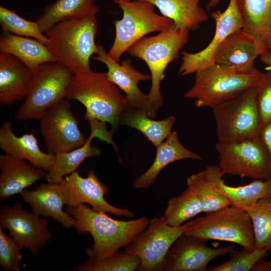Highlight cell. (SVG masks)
I'll list each match as a JSON object with an SVG mask.
<instances>
[{"label": "cell", "mask_w": 271, "mask_h": 271, "mask_svg": "<svg viewBox=\"0 0 271 271\" xmlns=\"http://www.w3.org/2000/svg\"><path fill=\"white\" fill-rule=\"evenodd\" d=\"M257 138L271 161V121L262 123Z\"/></svg>", "instance_id": "obj_39"}, {"label": "cell", "mask_w": 271, "mask_h": 271, "mask_svg": "<svg viewBox=\"0 0 271 271\" xmlns=\"http://www.w3.org/2000/svg\"><path fill=\"white\" fill-rule=\"evenodd\" d=\"M90 127V134L82 146L68 152L55 154L54 163L47 172L46 179L49 183H59L63 178L76 171L87 158L99 157L101 150L91 146L92 140L98 138L100 141L111 144L117 154L118 149L112 139L113 133L107 130L106 122L97 119L87 120Z\"/></svg>", "instance_id": "obj_19"}, {"label": "cell", "mask_w": 271, "mask_h": 271, "mask_svg": "<svg viewBox=\"0 0 271 271\" xmlns=\"http://www.w3.org/2000/svg\"><path fill=\"white\" fill-rule=\"evenodd\" d=\"M0 51L15 56L33 72L41 65L55 61L46 46L42 42L7 32L1 34Z\"/></svg>", "instance_id": "obj_26"}, {"label": "cell", "mask_w": 271, "mask_h": 271, "mask_svg": "<svg viewBox=\"0 0 271 271\" xmlns=\"http://www.w3.org/2000/svg\"><path fill=\"white\" fill-rule=\"evenodd\" d=\"M234 247L235 245L210 247L205 242L183 233L167 253L163 271H207L212 259L229 254Z\"/></svg>", "instance_id": "obj_16"}, {"label": "cell", "mask_w": 271, "mask_h": 271, "mask_svg": "<svg viewBox=\"0 0 271 271\" xmlns=\"http://www.w3.org/2000/svg\"><path fill=\"white\" fill-rule=\"evenodd\" d=\"M256 86L213 107L218 142L257 138L262 124Z\"/></svg>", "instance_id": "obj_9"}, {"label": "cell", "mask_w": 271, "mask_h": 271, "mask_svg": "<svg viewBox=\"0 0 271 271\" xmlns=\"http://www.w3.org/2000/svg\"><path fill=\"white\" fill-rule=\"evenodd\" d=\"M222 0H210L207 6V10L209 11L215 8Z\"/></svg>", "instance_id": "obj_42"}, {"label": "cell", "mask_w": 271, "mask_h": 271, "mask_svg": "<svg viewBox=\"0 0 271 271\" xmlns=\"http://www.w3.org/2000/svg\"><path fill=\"white\" fill-rule=\"evenodd\" d=\"M0 148L6 154L26 160L47 172L55 162V154L40 149L34 131L18 137L14 132L10 121L4 122L0 127Z\"/></svg>", "instance_id": "obj_21"}, {"label": "cell", "mask_w": 271, "mask_h": 271, "mask_svg": "<svg viewBox=\"0 0 271 271\" xmlns=\"http://www.w3.org/2000/svg\"><path fill=\"white\" fill-rule=\"evenodd\" d=\"M244 210L251 219L256 248L271 251V196L259 200Z\"/></svg>", "instance_id": "obj_33"}, {"label": "cell", "mask_w": 271, "mask_h": 271, "mask_svg": "<svg viewBox=\"0 0 271 271\" xmlns=\"http://www.w3.org/2000/svg\"><path fill=\"white\" fill-rule=\"evenodd\" d=\"M67 201V205H77L84 203L98 212L109 213L118 216L132 218L133 213L126 208H120L109 204L104 198L108 192L93 170L86 178L76 171L65 176L59 182Z\"/></svg>", "instance_id": "obj_14"}, {"label": "cell", "mask_w": 271, "mask_h": 271, "mask_svg": "<svg viewBox=\"0 0 271 271\" xmlns=\"http://www.w3.org/2000/svg\"><path fill=\"white\" fill-rule=\"evenodd\" d=\"M19 244L0 226V266L7 271H19L23 255Z\"/></svg>", "instance_id": "obj_37"}, {"label": "cell", "mask_w": 271, "mask_h": 271, "mask_svg": "<svg viewBox=\"0 0 271 271\" xmlns=\"http://www.w3.org/2000/svg\"><path fill=\"white\" fill-rule=\"evenodd\" d=\"M223 176L219 166L209 165L203 170L187 178V187L196 194L201 203L203 213L231 205L220 185Z\"/></svg>", "instance_id": "obj_24"}, {"label": "cell", "mask_w": 271, "mask_h": 271, "mask_svg": "<svg viewBox=\"0 0 271 271\" xmlns=\"http://www.w3.org/2000/svg\"><path fill=\"white\" fill-rule=\"evenodd\" d=\"M260 57V60L266 66L265 69L267 71L271 70V49H268Z\"/></svg>", "instance_id": "obj_41"}, {"label": "cell", "mask_w": 271, "mask_h": 271, "mask_svg": "<svg viewBox=\"0 0 271 271\" xmlns=\"http://www.w3.org/2000/svg\"><path fill=\"white\" fill-rule=\"evenodd\" d=\"M268 50L241 29L230 34L217 48L214 63L231 72L251 74L259 70L254 66L255 59Z\"/></svg>", "instance_id": "obj_17"}, {"label": "cell", "mask_w": 271, "mask_h": 271, "mask_svg": "<svg viewBox=\"0 0 271 271\" xmlns=\"http://www.w3.org/2000/svg\"><path fill=\"white\" fill-rule=\"evenodd\" d=\"M216 25L213 39L204 49L196 52L183 51L182 63L179 69L180 75L185 76L214 64V52L230 34L243 28V24L235 0H230L224 12L218 10L211 13Z\"/></svg>", "instance_id": "obj_15"}, {"label": "cell", "mask_w": 271, "mask_h": 271, "mask_svg": "<svg viewBox=\"0 0 271 271\" xmlns=\"http://www.w3.org/2000/svg\"><path fill=\"white\" fill-rule=\"evenodd\" d=\"M95 0H56L49 4L39 15L37 22L41 30L45 34L58 22L69 19L96 15L99 8Z\"/></svg>", "instance_id": "obj_29"}, {"label": "cell", "mask_w": 271, "mask_h": 271, "mask_svg": "<svg viewBox=\"0 0 271 271\" xmlns=\"http://www.w3.org/2000/svg\"><path fill=\"white\" fill-rule=\"evenodd\" d=\"M65 210L75 219L77 233L92 236L94 243L85 250L88 259L94 260L109 257L127 246L150 222L145 216L129 220L114 219L84 204L67 205Z\"/></svg>", "instance_id": "obj_1"}, {"label": "cell", "mask_w": 271, "mask_h": 271, "mask_svg": "<svg viewBox=\"0 0 271 271\" xmlns=\"http://www.w3.org/2000/svg\"><path fill=\"white\" fill-rule=\"evenodd\" d=\"M153 4L162 15L183 31L197 30L208 16L199 6L200 0H143Z\"/></svg>", "instance_id": "obj_28"}, {"label": "cell", "mask_w": 271, "mask_h": 271, "mask_svg": "<svg viewBox=\"0 0 271 271\" xmlns=\"http://www.w3.org/2000/svg\"><path fill=\"white\" fill-rule=\"evenodd\" d=\"M220 185L231 205L243 210L261 199L271 196V178L254 180L247 185L237 187L226 185L222 179Z\"/></svg>", "instance_id": "obj_32"}, {"label": "cell", "mask_w": 271, "mask_h": 271, "mask_svg": "<svg viewBox=\"0 0 271 271\" xmlns=\"http://www.w3.org/2000/svg\"><path fill=\"white\" fill-rule=\"evenodd\" d=\"M267 47L268 49H271V38L269 39L267 42Z\"/></svg>", "instance_id": "obj_43"}, {"label": "cell", "mask_w": 271, "mask_h": 271, "mask_svg": "<svg viewBox=\"0 0 271 271\" xmlns=\"http://www.w3.org/2000/svg\"><path fill=\"white\" fill-rule=\"evenodd\" d=\"M156 149V156L153 164L145 173L134 180V188L142 189L151 186L160 172L174 162L187 159L196 160L203 159L201 156L185 148L180 142L176 131H172Z\"/></svg>", "instance_id": "obj_25"}, {"label": "cell", "mask_w": 271, "mask_h": 271, "mask_svg": "<svg viewBox=\"0 0 271 271\" xmlns=\"http://www.w3.org/2000/svg\"><path fill=\"white\" fill-rule=\"evenodd\" d=\"M270 38H271V34H270V37H269V39H270Z\"/></svg>", "instance_id": "obj_44"}, {"label": "cell", "mask_w": 271, "mask_h": 271, "mask_svg": "<svg viewBox=\"0 0 271 271\" xmlns=\"http://www.w3.org/2000/svg\"><path fill=\"white\" fill-rule=\"evenodd\" d=\"M0 200L8 199L36 182L46 179L47 172L29 162L6 154L0 156Z\"/></svg>", "instance_id": "obj_22"}, {"label": "cell", "mask_w": 271, "mask_h": 271, "mask_svg": "<svg viewBox=\"0 0 271 271\" xmlns=\"http://www.w3.org/2000/svg\"><path fill=\"white\" fill-rule=\"evenodd\" d=\"M141 263L140 257L125 250L120 249L112 255L100 260H87L79 263L74 269L76 271H133Z\"/></svg>", "instance_id": "obj_34"}, {"label": "cell", "mask_w": 271, "mask_h": 271, "mask_svg": "<svg viewBox=\"0 0 271 271\" xmlns=\"http://www.w3.org/2000/svg\"><path fill=\"white\" fill-rule=\"evenodd\" d=\"M0 224L8 229L9 235L22 248L28 249L33 255L37 254L52 239L47 220L33 212L25 210L20 203L1 210Z\"/></svg>", "instance_id": "obj_13"}, {"label": "cell", "mask_w": 271, "mask_h": 271, "mask_svg": "<svg viewBox=\"0 0 271 271\" xmlns=\"http://www.w3.org/2000/svg\"><path fill=\"white\" fill-rule=\"evenodd\" d=\"M98 31L96 15L63 21L45 33V44L55 61L69 68L74 75L91 70L90 59L96 54Z\"/></svg>", "instance_id": "obj_2"}, {"label": "cell", "mask_w": 271, "mask_h": 271, "mask_svg": "<svg viewBox=\"0 0 271 271\" xmlns=\"http://www.w3.org/2000/svg\"><path fill=\"white\" fill-rule=\"evenodd\" d=\"M127 1H136V0H127Z\"/></svg>", "instance_id": "obj_45"}, {"label": "cell", "mask_w": 271, "mask_h": 271, "mask_svg": "<svg viewBox=\"0 0 271 271\" xmlns=\"http://www.w3.org/2000/svg\"><path fill=\"white\" fill-rule=\"evenodd\" d=\"M120 90L108 79L106 72L91 70L73 75L66 98L76 100L84 105L86 120L97 119L107 122L114 133L120 126L122 113L128 108L127 99Z\"/></svg>", "instance_id": "obj_3"}, {"label": "cell", "mask_w": 271, "mask_h": 271, "mask_svg": "<svg viewBox=\"0 0 271 271\" xmlns=\"http://www.w3.org/2000/svg\"><path fill=\"white\" fill-rule=\"evenodd\" d=\"M189 31H183L173 25L157 35L144 37L126 51L129 55L141 59L147 65L151 76V86L148 95L151 118L163 103L161 83L167 66L179 57L180 50L189 39Z\"/></svg>", "instance_id": "obj_4"}, {"label": "cell", "mask_w": 271, "mask_h": 271, "mask_svg": "<svg viewBox=\"0 0 271 271\" xmlns=\"http://www.w3.org/2000/svg\"><path fill=\"white\" fill-rule=\"evenodd\" d=\"M235 2L242 20L243 31L267 48V43L271 34V0Z\"/></svg>", "instance_id": "obj_27"}, {"label": "cell", "mask_w": 271, "mask_h": 271, "mask_svg": "<svg viewBox=\"0 0 271 271\" xmlns=\"http://www.w3.org/2000/svg\"><path fill=\"white\" fill-rule=\"evenodd\" d=\"M96 54L95 56L92 57V59L106 66L107 68L106 73L108 79L124 92L128 102V108L144 109L150 117L148 95L140 90L138 84L142 81L151 80V75L138 71L129 59H126L119 64L112 59L104 48L98 44H97Z\"/></svg>", "instance_id": "obj_18"}, {"label": "cell", "mask_w": 271, "mask_h": 271, "mask_svg": "<svg viewBox=\"0 0 271 271\" xmlns=\"http://www.w3.org/2000/svg\"><path fill=\"white\" fill-rule=\"evenodd\" d=\"M262 74L259 70L248 74L235 73L214 64L195 73L194 83L184 97L195 99L198 107L213 108L257 85Z\"/></svg>", "instance_id": "obj_7"}, {"label": "cell", "mask_w": 271, "mask_h": 271, "mask_svg": "<svg viewBox=\"0 0 271 271\" xmlns=\"http://www.w3.org/2000/svg\"><path fill=\"white\" fill-rule=\"evenodd\" d=\"M256 88V102L263 123L271 121V70L263 73Z\"/></svg>", "instance_id": "obj_38"}, {"label": "cell", "mask_w": 271, "mask_h": 271, "mask_svg": "<svg viewBox=\"0 0 271 271\" xmlns=\"http://www.w3.org/2000/svg\"><path fill=\"white\" fill-rule=\"evenodd\" d=\"M175 120L174 116L162 120H154L148 115L144 109L134 108H128L122 113L120 125L138 130L156 147L172 133Z\"/></svg>", "instance_id": "obj_30"}, {"label": "cell", "mask_w": 271, "mask_h": 271, "mask_svg": "<svg viewBox=\"0 0 271 271\" xmlns=\"http://www.w3.org/2000/svg\"><path fill=\"white\" fill-rule=\"evenodd\" d=\"M215 148L223 175L261 180L271 178V161L258 138L218 142Z\"/></svg>", "instance_id": "obj_10"}, {"label": "cell", "mask_w": 271, "mask_h": 271, "mask_svg": "<svg viewBox=\"0 0 271 271\" xmlns=\"http://www.w3.org/2000/svg\"><path fill=\"white\" fill-rule=\"evenodd\" d=\"M122 11L120 20L113 23L115 35L107 54L118 62L122 54L139 40L149 33L162 32L174 25V22L157 14L155 6L143 0H114Z\"/></svg>", "instance_id": "obj_6"}, {"label": "cell", "mask_w": 271, "mask_h": 271, "mask_svg": "<svg viewBox=\"0 0 271 271\" xmlns=\"http://www.w3.org/2000/svg\"><path fill=\"white\" fill-rule=\"evenodd\" d=\"M73 75L69 68L57 61L41 65L34 72L28 94L16 111L15 119L39 120L46 110L66 98Z\"/></svg>", "instance_id": "obj_8"}, {"label": "cell", "mask_w": 271, "mask_h": 271, "mask_svg": "<svg viewBox=\"0 0 271 271\" xmlns=\"http://www.w3.org/2000/svg\"><path fill=\"white\" fill-rule=\"evenodd\" d=\"M20 194L37 215L51 217L66 228L74 226L75 219L63 210L67 201L60 183L42 184L36 190L25 189Z\"/></svg>", "instance_id": "obj_20"}, {"label": "cell", "mask_w": 271, "mask_h": 271, "mask_svg": "<svg viewBox=\"0 0 271 271\" xmlns=\"http://www.w3.org/2000/svg\"><path fill=\"white\" fill-rule=\"evenodd\" d=\"M230 258L226 262L208 268L207 271H250L260 259L268 255L264 248H256L250 251L243 248L240 250L234 249L230 253Z\"/></svg>", "instance_id": "obj_36"}, {"label": "cell", "mask_w": 271, "mask_h": 271, "mask_svg": "<svg viewBox=\"0 0 271 271\" xmlns=\"http://www.w3.org/2000/svg\"><path fill=\"white\" fill-rule=\"evenodd\" d=\"M184 234L206 242L228 241L250 251L256 249L251 219L247 212L232 205L191 220Z\"/></svg>", "instance_id": "obj_5"}, {"label": "cell", "mask_w": 271, "mask_h": 271, "mask_svg": "<svg viewBox=\"0 0 271 271\" xmlns=\"http://www.w3.org/2000/svg\"><path fill=\"white\" fill-rule=\"evenodd\" d=\"M203 213L201 203L195 192L189 187L179 195L170 198L164 216L169 225L180 226Z\"/></svg>", "instance_id": "obj_31"}, {"label": "cell", "mask_w": 271, "mask_h": 271, "mask_svg": "<svg viewBox=\"0 0 271 271\" xmlns=\"http://www.w3.org/2000/svg\"><path fill=\"white\" fill-rule=\"evenodd\" d=\"M190 221L176 227L169 225L164 215L150 220L148 227L124 247V250L140 257L137 270L163 271L167 253Z\"/></svg>", "instance_id": "obj_11"}, {"label": "cell", "mask_w": 271, "mask_h": 271, "mask_svg": "<svg viewBox=\"0 0 271 271\" xmlns=\"http://www.w3.org/2000/svg\"><path fill=\"white\" fill-rule=\"evenodd\" d=\"M251 271H271V260L262 258L258 260L252 267Z\"/></svg>", "instance_id": "obj_40"}, {"label": "cell", "mask_w": 271, "mask_h": 271, "mask_svg": "<svg viewBox=\"0 0 271 271\" xmlns=\"http://www.w3.org/2000/svg\"><path fill=\"white\" fill-rule=\"evenodd\" d=\"M34 72L15 56L0 54V103H13L25 98Z\"/></svg>", "instance_id": "obj_23"}, {"label": "cell", "mask_w": 271, "mask_h": 271, "mask_svg": "<svg viewBox=\"0 0 271 271\" xmlns=\"http://www.w3.org/2000/svg\"><path fill=\"white\" fill-rule=\"evenodd\" d=\"M0 24L2 32L34 38L45 45L48 42L46 35L41 30L37 21L26 20L14 11L2 6H0Z\"/></svg>", "instance_id": "obj_35"}, {"label": "cell", "mask_w": 271, "mask_h": 271, "mask_svg": "<svg viewBox=\"0 0 271 271\" xmlns=\"http://www.w3.org/2000/svg\"><path fill=\"white\" fill-rule=\"evenodd\" d=\"M39 120L40 132L49 152L55 154L68 152L82 146L87 140L65 98L46 110Z\"/></svg>", "instance_id": "obj_12"}]
</instances>
